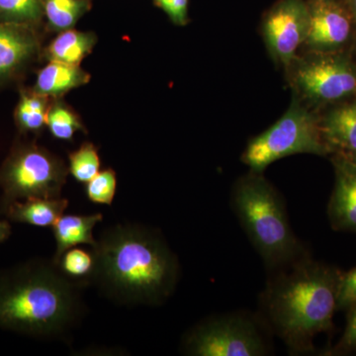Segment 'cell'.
<instances>
[{
    "label": "cell",
    "instance_id": "d4e9b609",
    "mask_svg": "<svg viewBox=\"0 0 356 356\" xmlns=\"http://www.w3.org/2000/svg\"><path fill=\"white\" fill-rule=\"evenodd\" d=\"M356 304V266L341 273L337 289V310H348Z\"/></svg>",
    "mask_w": 356,
    "mask_h": 356
},
{
    "label": "cell",
    "instance_id": "277c9868",
    "mask_svg": "<svg viewBox=\"0 0 356 356\" xmlns=\"http://www.w3.org/2000/svg\"><path fill=\"white\" fill-rule=\"evenodd\" d=\"M229 204L269 273L310 254L293 231L282 197L261 172L240 178Z\"/></svg>",
    "mask_w": 356,
    "mask_h": 356
},
{
    "label": "cell",
    "instance_id": "7c38bea8",
    "mask_svg": "<svg viewBox=\"0 0 356 356\" xmlns=\"http://www.w3.org/2000/svg\"><path fill=\"white\" fill-rule=\"evenodd\" d=\"M37 49V39L28 26L0 22V79L19 69Z\"/></svg>",
    "mask_w": 356,
    "mask_h": 356
},
{
    "label": "cell",
    "instance_id": "30bf717a",
    "mask_svg": "<svg viewBox=\"0 0 356 356\" xmlns=\"http://www.w3.org/2000/svg\"><path fill=\"white\" fill-rule=\"evenodd\" d=\"M353 23L350 11L334 0H314L305 44L314 53H334L348 43Z\"/></svg>",
    "mask_w": 356,
    "mask_h": 356
},
{
    "label": "cell",
    "instance_id": "5b68a950",
    "mask_svg": "<svg viewBox=\"0 0 356 356\" xmlns=\"http://www.w3.org/2000/svg\"><path fill=\"white\" fill-rule=\"evenodd\" d=\"M273 337L257 313L234 312L194 325L182 339V350L193 356H266L273 353Z\"/></svg>",
    "mask_w": 356,
    "mask_h": 356
},
{
    "label": "cell",
    "instance_id": "4316f807",
    "mask_svg": "<svg viewBox=\"0 0 356 356\" xmlns=\"http://www.w3.org/2000/svg\"><path fill=\"white\" fill-rule=\"evenodd\" d=\"M175 24L184 26L188 21V0H154Z\"/></svg>",
    "mask_w": 356,
    "mask_h": 356
},
{
    "label": "cell",
    "instance_id": "3957f363",
    "mask_svg": "<svg viewBox=\"0 0 356 356\" xmlns=\"http://www.w3.org/2000/svg\"><path fill=\"white\" fill-rule=\"evenodd\" d=\"M70 281L54 262H30L0 274V327L37 337L64 332L79 308Z\"/></svg>",
    "mask_w": 356,
    "mask_h": 356
},
{
    "label": "cell",
    "instance_id": "7402d4cb",
    "mask_svg": "<svg viewBox=\"0 0 356 356\" xmlns=\"http://www.w3.org/2000/svg\"><path fill=\"white\" fill-rule=\"evenodd\" d=\"M69 172L76 181L88 184L100 172V158L97 149L91 143H84L69 154Z\"/></svg>",
    "mask_w": 356,
    "mask_h": 356
},
{
    "label": "cell",
    "instance_id": "7a4b0ae2",
    "mask_svg": "<svg viewBox=\"0 0 356 356\" xmlns=\"http://www.w3.org/2000/svg\"><path fill=\"white\" fill-rule=\"evenodd\" d=\"M96 242L92 280L112 297L127 303L159 305L172 296L179 280V262L156 232L118 225Z\"/></svg>",
    "mask_w": 356,
    "mask_h": 356
},
{
    "label": "cell",
    "instance_id": "484cf974",
    "mask_svg": "<svg viewBox=\"0 0 356 356\" xmlns=\"http://www.w3.org/2000/svg\"><path fill=\"white\" fill-rule=\"evenodd\" d=\"M348 311L346 330L341 341L332 348L331 355H344L356 351V304Z\"/></svg>",
    "mask_w": 356,
    "mask_h": 356
},
{
    "label": "cell",
    "instance_id": "2e32d148",
    "mask_svg": "<svg viewBox=\"0 0 356 356\" xmlns=\"http://www.w3.org/2000/svg\"><path fill=\"white\" fill-rule=\"evenodd\" d=\"M89 79L90 76L79 65L50 60L46 67L40 70L33 90L47 97H58L72 89L84 86Z\"/></svg>",
    "mask_w": 356,
    "mask_h": 356
},
{
    "label": "cell",
    "instance_id": "e0dca14e",
    "mask_svg": "<svg viewBox=\"0 0 356 356\" xmlns=\"http://www.w3.org/2000/svg\"><path fill=\"white\" fill-rule=\"evenodd\" d=\"M95 43V35L92 33L65 30L49 44L47 58L51 62L79 65L91 53Z\"/></svg>",
    "mask_w": 356,
    "mask_h": 356
},
{
    "label": "cell",
    "instance_id": "4fadbf2b",
    "mask_svg": "<svg viewBox=\"0 0 356 356\" xmlns=\"http://www.w3.org/2000/svg\"><path fill=\"white\" fill-rule=\"evenodd\" d=\"M325 145L341 154L356 153V99L332 109L320 122Z\"/></svg>",
    "mask_w": 356,
    "mask_h": 356
},
{
    "label": "cell",
    "instance_id": "f1b7e54d",
    "mask_svg": "<svg viewBox=\"0 0 356 356\" xmlns=\"http://www.w3.org/2000/svg\"><path fill=\"white\" fill-rule=\"evenodd\" d=\"M348 4H350V11L351 16H353V21L356 25V0H348Z\"/></svg>",
    "mask_w": 356,
    "mask_h": 356
},
{
    "label": "cell",
    "instance_id": "ffe728a7",
    "mask_svg": "<svg viewBox=\"0 0 356 356\" xmlns=\"http://www.w3.org/2000/svg\"><path fill=\"white\" fill-rule=\"evenodd\" d=\"M60 273L70 280H92L96 267V257L92 250L72 248L65 252L56 264Z\"/></svg>",
    "mask_w": 356,
    "mask_h": 356
},
{
    "label": "cell",
    "instance_id": "8992f818",
    "mask_svg": "<svg viewBox=\"0 0 356 356\" xmlns=\"http://www.w3.org/2000/svg\"><path fill=\"white\" fill-rule=\"evenodd\" d=\"M329 153L320 122L295 99L280 120L248 143L243 161L250 172L261 173L274 161L293 154Z\"/></svg>",
    "mask_w": 356,
    "mask_h": 356
},
{
    "label": "cell",
    "instance_id": "d6986e66",
    "mask_svg": "<svg viewBox=\"0 0 356 356\" xmlns=\"http://www.w3.org/2000/svg\"><path fill=\"white\" fill-rule=\"evenodd\" d=\"M50 106L48 97L34 90L21 93L15 111V119L23 132H39L47 125Z\"/></svg>",
    "mask_w": 356,
    "mask_h": 356
},
{
    "label": "cell",
    "instance_id": "6da1fadb",
    "mask_svg": "<svg viewBox=\"0 0 356 356\" xmlns=\"http://www.w3.org/2000/svg\"><path fill=\"white\" fill-rule=\"evenodd\" d=\"M341 273L307 255L269 273L257 315L290 355L314 351V339L332 330Z\"/></svg>",
    "mask_w": 356,
    "mask_h": 356
},
{
    "label": "cell",
    "instance_id": "cb8c5ba5",
    "mask_svg": "<svg viewBox=\"0 0 356 356\" xmlns=\"http://www.w3.org/2000/svg\"><path fill=\"white\" fill-rule=\"evenodd\" d=\"M86 194L90 202L110 206L117 191V175L111 168L102 170L86 184Z\"/></svg>",
    "mask_w": 356,
    "mask_h": 356
},
{
    "label": "cell",
    "instance_id": "9c48e42d",
    "mask_svg": "<svg viewBox=\"0 0 356 356\" xmlns=\"http://www.w3.org/2000/svg\"><path fill=\"white\" fill-rule=\"evenodd\" d=\"M309 30V6L303 0H281L267 14L264 35L268 50L284 65L291 64Z\"/></svg>",
    "mask_w": 356,
    "mask_h": 356
},
{
    "label": "cell",
    "instance_id": "603a6c76",
    "mask_svg": "<svg viewBox=\"0 0 356 356\" xmlns=\"http://www.w3.org/2000/svg\"><path fill=\"white\" fill-rule=\"evenodd\" d=\"M47 126L54 138L63 140H72L77 131L84 130L79 116L63 103L50 106Z\"/></svg>",
    "mask_w": 356,
    "mask_h": 356
},
{
    "label": "cell",
    "instance_id": "ba28073f",
    "mask_svg": "<svg viewBox=\"0 0 356 356\" xmlns=\"http://www.w3.org/2000/svg\"><path fill=\"white\" fill-rule=\"evenodd\" d=\"M294 83L302 95L316 103L356 98V69L348 58L334 53H315L300 63Z\"/></svg>",
    "mask_w": 356,
    "mask_h": 356
},
{
    "label": "cell",
    "instance_id": "f546056e",
    "mask_svg": "<svg viewBox=\"0 0 356 356\" xmlns=\"http://www.w3.org/2000/svg\"><path fill=\"white\" fill-rule=\"evenodd\" d=\"M341 156L346 159H348V161H350V163H353V165H356V153L351 154H341Z\"/></svg>",
    "mask_w": 356,
    "mask_h": 356
},
{
    "label": "cell",
    "instance_id": "ac0fdd59",
    "mask_svg": "<svg viewBox=\"0 0 356 356\" xmlns=\"http://www.w3.org/2000/svg\"><path fill=\"white\" fill-rule=\"evenodd\" d=\"M44 15L56 31L72 29L91 8V0H42Z\"/></svg>",
    "mask_w": 356,
    "mask_h": 356
},
{
    "label": "cell",
    "instance_id": "8fae6325",
    "mask_svg": "<svg viewBox=\"0 0 356 356\" xmlns=\"http://www.w3.org/2000/svg\"><path fill=\"white\" fill-rule=\"evenodd\" d=\"M336 182L327 205L332 229L356 233V165L339 156L334 161Z\"/></svg>",
    "mask_w": 356,
    "mask_h": 356
},
{
    "label": "cell",
    "instance_id": "83f0119b",
    "mask_svg": "<svg viewBox=\"0 0 356 356\" xmlns=\"http://www.w3.org/2000/svg\"><path fill=\"white\" fill-rule=\"evenodd\" d=\"M11 234L10 225L6 221H0V243L4 242Z\"/></svg>",
    "mask_w": 356,
    "mask_h": 356
},
{
    "label": "cell",
    "instance_id": "9a60e30c",
    "mask_svg": "<svg viewBox=\"0 0 356 356\" xmlns=\"http://www.w3.org/2000/svg\"><path fill=\"white\" fill-rule=\"evenodd\" d=\"M103 215L100 213L91 215H64L58 218L51 226L55 236L57 250L54 257V264H58L60 257L70 248L81 245H88L95 248L96 241L93 229L102 222Z\"/></svg>",
    "mask_w": 356,
    "mask_h": 356
},
{
    "label": "cell",
    "instance_id": "44dd1931",
    "mask_svg": "<svg viewBox=\"0 0 356 356\" xmlns=\"http://www.w3.org/2000/svg\"><path fill=\"white\" fill-rule=\"evenodd\" d=\"M43 16L42 0H0V22L30 26Z\"/></svg>",
    "mask_w": 356,
    "mask_h": 356
},
{
    "label": "cell",
    "instance_id": "52a82bcc",
    "mask_svg": "<svg viewBox=\"0 0 356 356\" xmlns=\"http://www.w3.org/2000/svg\"><path fill=\"white\" fill-rule=\"evenodd\" d=\"M64 161L35 145L16 147L0 170L3 204L31 197H60L67 181Z\"/></svg>",
    "mask_w": 356,
    "mask_h": 356
},
{
    "label": "cell",
    "instance_id": "5bb4252c",
    "mask_svg": "<svg viewBox=\"0 0 356 356\" xmlns=\"http://www.w3.org/2000/svg\"><path fill=\"white\" fill-rule=\"evenodd\" d=\"M9 220L40 228L53 226L69 206L67 199L31 197L3 204Z\"/></svg>",
    "mask_w": 356,
    "mask_h": 356
}]
</instances>
